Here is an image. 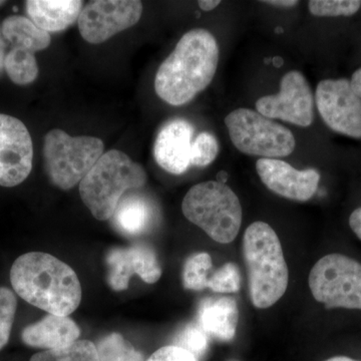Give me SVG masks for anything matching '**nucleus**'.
<instances>
[{"label":"nucleus","mask_w":361,"mask_h":361,"mask_svg":"<svg viewBox=\"0 0 361 361\" xmlns=\"http://www.w3.org/2000/svg\"><path fill=\"white\" fill-rule=\"evenodd\" d=\"M194 128L182 118L170 121L161 127L154 144V157L166 172L182 175L191 166Z\"/></svg>","instance_id":"15"},{"label":"nucleus","mask_w":361,"mask_h":361,"mask_svg":"<svg viewBox=\"0 0 361 361\" xmlns=\"http://www.w3.org/2000/svg\"><path fill=\"white\" fill-rule=\"evenodd\" d=\"M182 211L214 241L231 243L242 224V206L231 188L219 180L195 185L188 191Z\"/></svg>","instance_id":"5"},{"label":"nucleus","mask_w":361,"mask_h":361,"mask_svg":"<svg viewBox=\"0 0 361 361\" xmlns=\"http://www.w3.org/2000/svg\"><path fill=\"white\" fill-rule=\"evenodd\" d=\"M263 4H269V6H276V7H285V8H288V7L296 6L297 4H299V1H296V0H271V1H262Z\"/></svg>","instance_id":"33"},{"label":"nucleus","mask_w":361,"mask_h":361,"mask_svg":"<svg viewBox=\"0 0 361 361\" xmlns=\"http://www.w3.org/2000/svg\"><path fill=\"white\" fill-rule=\"evenodd\" d=\"M147 183V173L118 149L106 152L80 183L82 202L96 219L113 217L123 195Z\"/></svg>","instance_id":"4"},{"label":"nucleus","mask_w":361,"mask_h":361,"mask_svg":"<svg viewBox=\"0 0 361 361\" xmlns=\"http://www.w3.org/2000/svg\"><path fill=\"white\" fill-rule=\"evenodd\" d=\"M310 288L326 308L361 310V264L342 254H329L313 266Z\"/></svg>","instance_id":"8"},{"label":"nucleus","mask_w":361,"mask_h":361,"mask_svg":"<svg viewBox=\"0 0 361 361\" xmlns=\"http://www.w3.org/2000/svg\"><path fill=\"white\" fill-rule=\"evenodd\" d=\"M106 259L109 267V285L115 291L126 290L134 274L139 275L149 284L156 283L161 276V267L156 252L145 244L127 248H113Z\"/></svg>","instance_id":"14"},{"label":"nucleus","mask_w":361,"mask_h":361,"mask_svg":"<svg viewBox=\"0 0 361 361\" xmlns=\"http://www.w3.org/2000/svg\"><path fill=\"white\" fill-rule=\"evenodd\" d=\"M219 63V45L204 28L185 33L156 73L155 90L171 106L190 103L212 82Z\"/></svg>","instance_id":"1"},{"label":"nucleus","mask_w":361,"mask_h":361,"mask_svg":"<svg viewBox=\"0 0 361 361\" xmlns=\"http://www.w3.org/2000/svg\"><path fill=\"white\" fill-rule=\"evenodd\" d=\"M99 361H145L141 351L120 334L103 337L96 345Z\"/></svg>","instance_id":"22"},{"label":"nucleus","mask_w":361,"mask_h":361,"mask_svg":"<svg viewBox=\"0 0 361 361\" xmlns=\"http://www.w3.org/2000/svg\"><path fill=\"white\" fill-rule=\"evenodd\" d=\"M6 44L2 39L1 30H0V71L4 68V59H6Z\"/></svg>","instance_id":"35"},{"label":"nucleus","mask_w":361,"mask_h":361,"mask_svg":"<svg viewBox=\"0 0 361 361\" xmlns=\"http://www.w3.org/2000/svg\"><path fill=\"white\" fill-rule=\"evenodd\" d=\"M212 258L206 252L194 254L187 259L183 269V285L189 290L208 288L209 278L212 270Z\"/></svg>","instance_id":"23"},{"label":"nucleus","mask_w":361,"mask_h":361,"mask_svg":"<svg viewBox=\"0 0 361 361\" xmlns=\"http://www.w3.org/2000/svg\"><path fill=\"white\" fill-rule=\"evenodd\" d=\"M199 325L209 336L221 341H230L236 334L239 310L232 297L206 298L198 311Z\"/></svg>","instance_id":"17"},{"label":"nucleus","mask_w":361,"mask_h":361,"mask_svg":"<svg viewBox=\"0 0 361 361\" xmlns=\"http://www.w3.org/2000/svg\"><path fill=\"white\" fill-rule=\"evenodd\" d=\"M6 4V1H0V6H1L2 4Z\"/></svg>","instance_id":"37"},{"label":"nucleus","mask_w":361,"mask_h":361,"mask_svg":"<svg viewBox=\"0 0 361 361\" xmlns=\"http://www.w3.org/2000/svg\"><path fill=\"white\" fill-rule=\"evenodd\" d=\"M219 154V142L211 133L197 135L192 144L191 166L204 168L212 164Z\"/></svg>","instance_id":"28"},{"label":"nucleus","mask_w":361,"mask_h":361,"mask_svg":"<svg viewBox=\"0 0 361 361\" xmlns=\"http://www.w3.org/2000/svg\"><path fill=\"white\" fill-rule=\"evenodd\" d=\"M18 301L11 289L0 287V350L11 337Z\"/></svg>","instance_id":"29"},{"label":"nucleus","mask_w":361,"mask_h":361,"mask_svg":"<svg viewBox=\"0 0 361 361\" xmlns=\"http://www.w3.org/2000/svg\"><path fill=\"white\" fill-rule=\"evenodd\" d=\"M325 361H357L353 360L350 357H346V356H336V357L329 358V360Z\"/></svg>","instance_id":"36"},{"label":"nucleus","mask_w":361,"mask_h":361,"mask_svg":"<svg viewBox=\"0 0 361 361\" xmlns=\"http://www.w3.org/2000/svg\"><path fill=\"white\" fill-rule=\"evenodd\" d=\"M225 125L235 148L260 159L290 156L296 147L291 130L251 109L239 108L225 118Z\"/></svg>","instance_id":"7"},{"label":"nucleus","mask_w":361,"mask_h":361,"mask_svg":"<svg viewBox=\"0 0 361 361\" xmlns=\"http://www.w3.org/2000/svg\"><path fill=\"white\" fill-rule=\"evenodd\" d=\"M349 225L356 236L361 240V207L351 213Z\"/></svg>","instance_id":"31"},{"label":"nucleus","mask_w":361,"mask_h":361,"mask_svg":"<svg viewBox=\"0 0 361 361\" xmlns=\"http://www.w3.org/2000/svg\"><path fill=\"white\" fill-rule=\"evenodd\" d=\"M139 0H96L82 8L78 30L85 42L99 44L132 27L141 20Z\"/></svg>","instance_id":"10"},{"label":"nucleus","mask_w":361,"mask_h":361,"mask_svg":"<svg viewBox=\"0 0 361 361\" xmlns=\"http://www.w3.org/2000/svg\"><path fill=\"white\" fill-rule=\"evenodd\" d=\"M154 212L151 203L141 195L132 194L118 203L113 215L116 229L127 236L144 234L151 228Z\"/></svg>","instance_id":"19"},{"label":"nucleus","mask_w":361,"mask_h":361,"mask_svg":"<svg viewBox=\"0 0 361 361\" xmlns=\"http://www.w3.org/2000/svg\"><path fill=\"white\" fill-rule=\"evenodd\" d=\"M11 281L23 300L49 314L68 316L82 301L77 273L51 254H23L11 267Z\"/></svg>","instance_id":"2"},{"label":"nucleus","mask_w":361,"mask_h":361,"mask_svg":"<svg viewBox=\"0 0 361 361\" xmlns=\"http://www.w3.org/2000/svg\"><path fill=\"white\" fill-rule=\"evenodd\" d=\"M175 345L186 349L195 357H203L208 350L209 336L200 325L190 323L178 334Z\"/></svg>","instance_id":"26"},{"label":"nucleus","mask_w":361,"mask_h":361,"mask_svg":"<svg viewBox=\"0 0 361 361\" xmlns=\"http://www.w3.org/2000/svg\"><path fill=\"white\" fill-rule=\"evenodd\" d=\"M261 115L307 128L314 121V97L303 73L290 71L285 73L276 94H268L256 102Z\"/></svg>","instance_id":"9"},{"label":"nucleus","mask_w":361,"mask_h":361,"mask_svg":"<svg viewBox=\"0 0 361 361\" xmlns=\"http://www.w3.org/2000/svg\"><path fill=\"white\" fill-rule=\"evenodd\" d=\"M241 286V275L238 266L229 262L221 266L210 275L208 288L216 293H235Z\"/></svg>","instance_id":"27"},{"label":"nucleus","mask_w":361,"mask_h":361,"mask_svg":"<svg viewBox=\"0 0 361 361\" xmlns=\"http://www.w3.org/2000/svg\"><path fill=\"white\" fill-rule=\"evenodd\" d=\"M99 137H71L63 130H49L44 137L45 170L51 182L61 190H70L89 174L104 155Z\"/></svg>","instance_id":"6"},{"label":"nucleus","mask_w":361,"mask_h":361,"mask_svg":"<svg viewBox=\"0 0 361 361\" xmlns=\"http://www.w3.org/2000/svg\"><path fill=\"white\" fill-rule=\"evenodd\" d=\"M1 33L4 39L16 49L37 52L44 51L51 44V37L30 18L11 16L2 23Z\"/></svg>","instance_id":"20"},{"label":"nucleus","mask_w":361,"mask_h":361,"mask_svg":"<svg viewBox=\"0 0 361 361\" xmlns=\"http://www.w3.org/2000/svg\"><path fill=\"white\" fill-rule=\"evenodd\" d=\"M25 6L30 20L49 33L65 30L78 20L84 2L80 0H28Z\"/></svg>","instance_id":"18"},{"label":"nucleus","mask_w":361,"mask_h":361,"mask_svg":"<svg viewBox=\"0 0 361 361\" xmlns=\"http://www.w3.org/2000/svg\"><path fill=\"white\" fill-rule=\"evenodd\" d=\"M4 68L14 84H32L39 77V65L35 52L13 47L4 59Z\"/></svg>","instance_id":"21"},{"label":"nucleus","mask_w":361,"mask_h":361,"mask_svg":"<svg viewBox=\"0 0 361 361\" xmlns=\"http://www.w3.org/2000/svg\"><path fill=\"white\" fill-rule=\"evenodd\" d=\"M30 361H99L96 345L90 341H77L65 348L44 350Z\"/></svg>","instance_id":"24"},{"label":"nucleus","mask_w":361,"mask_h":361,"mask_svg":"<svg viewBox=\"0 0 361 361\" xmlns=\"http://www.w3.org/2000/svg\"><path fill=\"white\" fill-rule=\"evenodd\" d=\"M350 84L355 94L361 99V68L353 73Z\"/></svg>","instance_id":"32"},{"label":"nucleus","mask_w":361,"mask_h":361,"mask_svg":"<svg viewBox=\"0 0 361 361\" xmlns=\"http://www.w3.org/2000/svg\"><path fill=\"white\" fill-rule=\"evenodd\" d=\"M146 361H199L191 353L179 346H164L153 355L149 356Z\"/></svg>","instance_id":"30"},{"label":"nucleus","mask_w":361,"mask_h":361,"mask_svg":"<svg viewBox=\"0 0 361 361\" xmlns=\"http://www.w3.org/2000/svg\"><path fill=\"white\" fill-rule=\"evenodd\" d=\"M315 102L323 122L338 134L361 139V99L346 78L323 80Z\"/></svg>","instance_id":"11"},{"label":"nucleus","mask_w":361,"mask_h":361,"mask_svg":"<svg viewBox=\"0 0 361 361\" xmlns=\"http://www.w3.org/2000/svg\"><path fill=\"white\" fill-rule=\"evenodd\" d=\"M221 1L219 0H201L198 2L199 7L203 11H211L219 6Z\"/></svg>","instance_id":"34"},{"label":"nucleus","mask_w":361,"mask_h":361,"mask_svg":"<svg viewBox=\"0 0 361 361\" xmlns=\"http://www.w3.org/2000/svg\"><path fill=\"white\" fill-rule=\"evenodd\" d=\"M361 7L360 0H310L308 8L312 16L318 18L351 16Z\"/></svg>","instance_id":"25"},{"label":"nucleus","mask_w":361,"mask_h":361,"mask_svg":"<svg viewBox=\"0 0 361 361\" xmlns=\"http://www.w3.org/2000/svg\"><path fill=\"white\" fill-rule=\"evenodd\" d=\"M80 329L68 316L49 314L23 329L21 339L26 345L45 350L68 348L78 341Z\"/></svg>","instance_id":"16"},{"label":"nucleus","mask_w":361,"mask_h":361,"mask_svg":"<svg viewBox=\"0 0 361 361\" xmlns=\"http://www.w3.org/2000/svg\"><path fill=\"white\" fill-rule=\"evenodd\" d=\"M256 171L271 192L296 202L310 200L317 191L320 180L317 171L297 170L281 159H259Z\"/></svg>","instance_id":"13"},{"label":"nucleus","mask_w":361,"mask_h":361,"mask_svg":"<svg viewBox=\"0 0 361 361\" xmlns=\"http://www.w3.org/2000/svg\"><path fill=\"white\" fill-rule=\"evenodd\" d=\"M243 256L252 303L260 310L271 307L286 292L289 272L280 240L269 224L257 221L247 228Z\"/></svg>","instance_id":"3"},{"label":"nucleus","mask_w":361,"mask_h":361,"mask_svg":"<svg viewBox=\"0 0 361 361\" xmlns=\"http://www.w3.org/2000/svg\"><path fill=\"white\" fill-rule=\"evenodd\" d=\"M32 135L25 123L0 114V186L21 184L32 170Z\"/></svg>","instance_id":"12"}]
</instances>
